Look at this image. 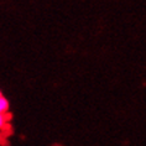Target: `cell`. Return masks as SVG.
Returning a JSON list of instances; mask_svg holds the SVG:
<instances>
[{"label": "cell", "instance_id": "cell-1", "mask_svg": "<svg viewBox=\"0 0 146 146\" xmlns=\"http://www.w3.org/2000/svg\"><path fill=\"white\" fill-rule=\"evenodd\" d=\"M9 100L4 96H0V114H6L9 111Z\"/></svg>", "mask_w": 146, "mask_h": 146}, {"label": "cell", "instance_id": "cell-2", "mask_svg": "<svg viewBox=\"0 0 146 146\" xmlns=\"http://www.w3.org/2000/svg\"><path fill=\"white\" fill-rule=\"evenodd\" d=\"M6 121H8V116H6V114H0V130L5 127Z\"/></svg>", "mask_w": 146, "mask_h": 146}, {"label": "cell", "instance_id": "cell-3", "mask_svg": "<svg viewBox=\"0 0 146 146\" xmlns=\"http://www.w3.org/2000/svg\"><path fill=\"white\" fill-rule=\"evenodd\" d=\"M0 96H3V94H1V92H0Z\"/></svg>", "mask_w": 146, "mask_h": 146}]
</instances>
